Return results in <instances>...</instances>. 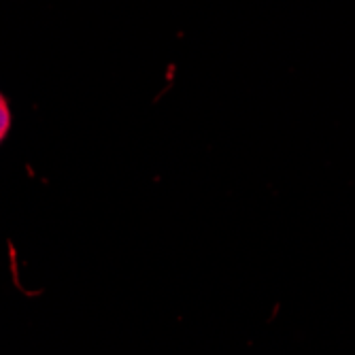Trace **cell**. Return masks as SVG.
I'll use <instances>...</instances> for the list:
<instances>
[{"label":"cell","mask_w":355,"mask_h":355,"mask_svg":"<svg viewBox=\"0 0 355 355\" xmlns=\"http://www.w3.org/2000/svg\"><path fill=\"white\" fill-rule=\"evenodd\" d=\"M9 125H11V115H9L7 103H3V105H0V141L7 137Z\"/></svg>","instance_id":"cell-1"},{"label":"cell","mask_w":355,"mask_h":355,"mask_svg":"<svg viewBox=\"0 0 355 355\" xmlns=\"http://www.w3.org/2000/svg\"><path fill=\"white\" fill-rule=\"evenodd\" d=\"M5 103V98H3V96H0V105H3Z\"/></svg>","instance_id":"cell-2"}]
</instances>
